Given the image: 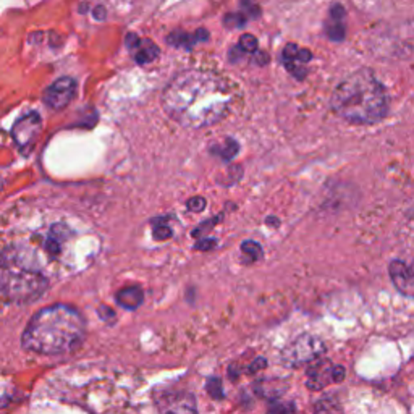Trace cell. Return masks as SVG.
I'll return each mask as SVG.
<instances>
[{"instance_id": "1", "label": "cell", "mask_w": 414, "mask_h": 414, "mask_svg": "<svg viewBox=\"0 0 414 414\" xmlns=\"http://www.w3.org/2000/svg\"><path fill=\"white\" fill-rule=\"evenodd\" d=\"M236 91L228 80L212 71L188 70L176 75L162 94L166 112L180 125H216L231 112Z\"/></svg>"}, {"instance_id": "14", "label": "cell", "mask_w": 414, "mask_h": 414, "mask_svg": "<svg viewBox=\"0 0 414 414\" xmlns=\"http://www.w3.org/2000/svg\"><path fill=\"white\" fill-rule=\"evenodd\" d=\"M287 390V383H283L282 380H263L256 385V392H258L261 397L267 398L271 401H276L283 395V392Z\"/></svg>"}, {"instance_id": "26", "label": "cell", "mask_w": 414, "mask_h": 414, "mask_svg": "<svg viewBox=\"0 0 414 414\" xmlns=\"http://www.w3.org/2000/svg\"><path fill=\"white\" fill-rule=\"evenodd\" d=\"M94 16L97 18V20H104V18H106V10H104L102 7H97L94 10Z\"/></svg>"}, {"instance_id": "13", "label": "cell", "mask_w": 414, "mask_h": 414, "mask_svg": "<svg viewBox=\"0 0 414 414\" xmlns=\"http://www.w3.org/2000/svg\"><path fill=\"white\" fill-rule=\"evenodd\" d=\"M163 414H198L196 400L193 395H181L167 405Z\"/></svg>"}, {"instance_id": "19", "label": "cell", "mask_w": 414, "mask_h": 414, "mask_svg": "<svg viewBox=\"0 0 414 414\" xmlns=\"http://www.w3.org/2000/svg\"><path fill=\"white\" fill-rule=\"evenodd\" d=\"M241 251L245 256H248L249 261H258L263 258V248H261L259 243L256 241H245L241 245Z\"/></svg>"}, {"instance_id": "11", "label": "cell", "mask_w": 414, "mask_h": 414, "mask_svg": "<svg viewBox=\"0 0 414 414\" xmlns=\"http://www.w3.org/2000/svg\"><path fill=\"white\" fill-rule=\"evenodd\" d=\"M313 59V54L306 49H298L296 44H288L283 49V64L287 66V70L295 75L296 78H304L306 70L300 66V62H309Z\"/></svg>"}, {"instance_id": "22", "label": "cell", "mask_w": 414, "mask_h": 414, "mask_svg": "<svg viewBox=\"0 0 414 414\" xmlns=\"http://www.w3.org/2000/svg\"><path fill=\"white\" fill-rule=\"evenodd\" d=\"M154 236L157 240H167L172 236V230H170L166 223H157L154 227Z\"/></svg>"}, {"instance_id": "17", "label": "cell", "mask_w": 414, "mask_h": 414, "mask_svg": "<svg viewBox=\"0 0 414 414\" xmlns=\"http://www.w3.org/2000/svg\"><path fill=\"white\" fill-rule=\"evenodd\" d=\"M207 38H209V34H207L206 29H199V31H196V34H193V36L181 34V33H173L168 38V42H170V44L176 46V47H181V46L191 47L196 41H203V39H207Z\"/></svg>"}, {"instance_id": "21", "label": "cell", "mask_w": 414, "mask_h": 414, "mask_svg": "<svg viewBox=\"0 0 414 414\" xmlns=\"http://www.w3.org/2000/svg\"><path fill=\"white\" fill-rule=\"evenodd\" d=\"M238 47L241 49L243 52L253 54V52L258 51V39H256L253 34H243L240 38Z\"/></svg>"}, {"instance_id": "20", "label": "cell", "mask_w": 414, "mask_h": 414, "mask_svg": "<svg viewBox=\"0 0 414 414\" xmlns=\"http://www.w3.org/2000/svg\"><path fill=\"white\" fill-rule=\"evenodd\" d=\"M267 414H296V406L291 401H276V403H272Z\"/></svg>"}, {"instance_id": "10", "label": "cell", "mask_w": 414, "mask_h": 414, "mask_svg": "<svg viewBox=\"0 0 414 414\" xmlns=\"http://www.w3.org/2000/svg\"><path fill=\"white\" fill-rule=\"evenodd\" d=\"M126 46L130 49L133 59L136 60V64L144 65L159 56V47L149 39H141L136 34H128L126 36Z\"/></svg>"}, {"instance_id": "7", "label": "cell", "mask_w": 414, "mask_h": 414, "mask_svg": "<svg viewBox=\"0 0 414 414\" xmlns=\"http://www.w3.org/2000/svg\"><path fill=\"white\" fill-rule=\"evenodd\" d=\"M76 94V81L73 78L64 76L54 81L51 86L44 91V102L51 108H65Z\"/></svg>"}, {"instance_id": "6", "label": "cell", "mask_w": 414, "mask_h": 414, "mask_svg": "<svg viewBox=\"0 0 414 414\" xmlns=\"http://www.w3.org/2000/svg\"><path fill=\"white\" fill-rule=\"evenodd\" d=\"M41 126H42L41 117L36 112L26 113L20 120H16L14 130H11V136H14L20 151L28 152L29 149H33L36 139L39 136Z\"/></svg>"}, {"instance_id": "18", "label": "cell", "mask_w": 414, "mask_h": 414, "mask_svg": "<svg viewBox=\"0 0 414 414\" xmlns=\"http://www.w3.org/2000/svg\"><path fill=\"white\" fill-rule=\"evenodd\" d=\"M236 152H238V144L230 138L225 139L222 146H214V148H212V154L221 156L223 161L233 159V157L236 156Z\"/></svg>"}, {"instance_id": "12", "label": "cell", "mask_w": 414, "mask_h": 414, "mask_svg": "<svg viewBox=\"0 0 414 414\" xmlns=\"http://www.w3.org/2000/svg\"><path fill=\"white\" fill-rule=\"evenodd\" d=\"M143 290L139 287H126L117 293V303L128 310H135L143 303Z\"/></svg>"}, {"instance_id": "2", "label": "cell", "mask_w": 414, "mask_h": 414, "mask_svg": "<svg viewBox=\"0 0 414 414\" xmlns=\"http://www.w3.org/2000/svg\"><path fill=\"white\" fill-rule=\"evenodd\" d=\"M86 325L80 310L70 304H52L41 309L23 332L24 350L39 355H64L83 343Z\"/></svg>"}, {"instance_id": "16", "label": "cell", "mask_w": 414, "mask_h": 414, "mask_svg": "<svg viewBox=\"0 0 414 414\" xmlns=\"http://www.w3.org/2000/svg\"><path fill=\"white\" fill-rule=\"evenodd\" d=\"M314 414H343V408L337 397L325 395L314 403Z\"/></svg>"}, {"instance_id": "3", "label": "cell", "mask_w": 414, "mask_h": 414, "mask_svg": "<svg viewBox=\"0 0 414 414\" xmlns=\"http://www.w3.org/2000/svg\"><path fill=\"white\" fill-rule=\"evenodd\" d=\"M330 107L350 123L374 125L388 115V96L373 71L359 69L337 84Z\"/></svg>"}, {"instance_id": "23", "label": "cell", "mask_w": 414, "mask_h": 414, "mask_svg": "<svg viewBox=\"0 0 414 414\" xmlns=\"http://www.w3.org/2000/svg\"><path fill=\"white\" fill-rule=\"evenodd\" d=\"M245 23H246L245 16L240 15V14L225 16V24H227V26H230V28H238V26H243Z\"/></svg>"}, {"instance_id": "8", "label": "cell", "mask_w": 414, "mask_h": 414, "mask_svg": "<svg viewBox=\"0 0 414 414\" xmlns=\"http://www.w3.org/2000/svg\"><path fill=\"white\" fill-rule=\"evenodd\" d=\"M388 273L400 293L414 298V261L411 264H406L403 261L395 259L388 264Z\"/></svg>"}, {"instance_id": "4", "label": "cell", "mask_w": 414, "mask_h": 414, "mask_svg": "<svg viewBox=\"0 0 414 414\" xmlns=\"http://www.w3.org/2000/svg\"><path fill=\"white\" fill-rule=\"evenodd\" d=\"M38 238L16 243L0 253V291L9 301L28 304L46 293L49 280L42 271Z\"/></svg>"}, {"instance_id": "9", "label": "cell", "mask_w": 414, "mask_h": 414, "mask_svg": "<svg viewBox=\"0 0 414 414\" xmlns=\"http://www.w3.org/2000/svg\"><path fill=\"white\" fill-rule=\"evenodd\" d=\"M306 374V387L309 390L319 392L333 383V364L330 363V359L319 358L309 364Z\"/></svg>"}, {"instance_id": "25", "label": "cell", "mask_w": 414, "mask_h": 414, "mask_svg": "<svg viewBox=\"0 0 414 414\" xmlns=\"http://www.w3.org/2000/svg\"><path fill=\"white\" fill-rule=\"evenodd\" d=\"M345 380V368L333 366V383H340Z\"/></svg>"}, {"instance_id": "15", "label": "cell", "mask_w": 414, "mask_h": 414, "mask_svg": "<svg viewBox=\"0 0 414 414\" xmlns=\"http://www.w3.org/2000/svg\"><path fill=\"white\" fill-rule=\"evenodd\" d=\"M345 16V11L342 9V5H333L332 9V16L327 23H333V26H325L327 34L330 36V39L333 41H342L345 36V26L342 24Z\"/></svg>"}, {"instance_id": "5", "label": "cell", "mask_w": 414, "mask_h": 414, "mask_svg": "<svg viewBox=\"0 0 414 414\" xmlns=\"http://www.w3.org/2000/svg\"><path fill=\"white\" fill-rule=\"evenodd\" d=\"M325 353V343L315 335H301L293 340L282 353V361L285 366L300 368L310 364L315 359L322 358Z\"/></svg>"}, {"instance_id": "24", "label": "cell", "mask_w": 414, "mask_h": 414, "mask_svg": "<svg viewBox=\"0 0 414 414\" xmlns=\"http://www.w3.org/2000/svg\"><path fill=\"white\" fill-rule=\"evenodd\" d=\"M186 207L190 211H193V212H201L206 207V199L201 198V196H194V198H191L190 201H188Z\"/></svg>"}]
</instances>
